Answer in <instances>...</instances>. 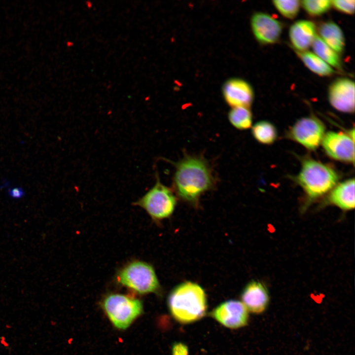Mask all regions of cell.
I'll return each instance as SVG.
<instances>
[{
  "label": "cell",
  "instance_id": "6da1fadb",
  "mask_svg": "<svg viewBox=\"0 0 355 355\" xmlns=\"http://www.w3.org/2000/svg\"><path fill=\"white\" fill-rule=\"evenodd\" d=\"M174 165L173 191L186 202L197 204L203 193L216 185L213 169L209 161L201 155L185 154Z\"/></svg>",
  "mask_w": 355,
  "mask_h": 355
},
{
  "label": "cell",
  "instance_id": "7a4b0ae2",
  "mask_svg": "<svg viewBox=\"0 0 355 355\" xmlns=\"http://www.w3.org/2000/svg\"><path fill=\"white\" fill-rule=\"evenodd\" d=\"M168 305L171 314L177 321L184 324L192 323L205 316L207 308L206 295L200 285L186 282L171 291Z\"/></svg>",
  "mask_w": 355,
  "mask_h": 355
},
{
  "label": "cell",
  "instance_id": "3957f363",
  "mask_svg": "<svg viewBox=\"0 0 355 355\" xmlns=\"http://www.w3.org/2000/svg\"><path fill=\"white\" fill-rule=\"evenodd\" d=\"M339 178L338 173L331 166L308 158L303 161L295 181L312 200L329 192Z\"/></svg>",
  "mask_w": 355,
  "mask_h": 355
},
{
  "label": "cell",
  "instance_id": "277c9868",
  "mask_svg": "<svg viewBox=\"0 0 355 355\" xmlns=\"http://www.w3.org/2000/svg\"><path fill=\"white\" fill-rule=\"evenodd\" d=\"M116 280L119 284L140 294L156 292L160 288L153 267L140 260L125 265L117 272Z\"/></svg>",
  "mask_w": 355,
  "mask_h": 355
},
{
  "label": "cell",
  "instance_id": "5b68a950",
  "mask_svg": "<svg viewBox=\"0 0 355 355\" xmlns=\"http://www.w3.org/2000/svg\"><path fill=\"white\" fill-rule=\"evenodd\" d=\"M154 186L133 204L145 210L153 220L158 221L172 215L177 198L173 190L161 183L157 174Z\"/></svg>",
  "mask_w": 355,
  "mask_h": 355
},
{
  "label": "cell",
  "instance_id": "8992f818",
  "mask_svg": "<svg viewBox=\"0 0 355 355\" xmlns=\"http://www.w3.org/2000/svg\"><path fill=\"white\" fill-rule=\"evenodd\" d=\"M103 307L113 325L120 329L127 328L143 311L139 299L119 293L106 296Z\"/></svg>",
  "mask_w": 355,
  "mask_h": 355
},
{
  "label": "cell",
  "instance_id": "52a82bcc",
  "mask_svg": "<svg viewBox=\"0 0 355 355\" xmlns=\"http://www.w3.org/2000/svg\"><path fill=\"white\" fill-rule=\"evenodd\" d=\"M325 126L318 118L311 115L298 119L288 131L289 139L309 150H316L325 134Z\"/></svg>",
  "mask_w": 355,
  "mask_h": 355
},
{
  "label": "cell",
  "instance_id": "ba28073f",
  "mask_svg": "<svg viewBox=\"0 0 355 355\" xmlns=\"http://www.w3.org/2000/svg\"><path fill=\"white\" fill-rule=\"evenodd\" d=\"M354 129L347 133L334 131L325 133L321 143L324 152L332 159L354 164Z\"/></svg>",
  "mask_w": 355,
  "mask_h": 355
},
{
  "label": "cell",
  "instance_id": "9c48e42d",
  "mask_svg": "<svg viewBox=\"0 0 355 355\" xmlns=\"http://www.w3.org/2000/svg\"><path fill=\"white\" fill-rule=\"evenodd\" d=\"M211 316L223 326L237 329L246 326L248 320V311L242 302L231 300L217 306Z\"/></svg>",
  "mask_w": 355,
  "mask_h": 355
},
{
  "label": "cell",
  "instance_id": "30bf717a",
  "mask_svg": "<svg viewBox=\"0 0 355 355\" xmlns=\"http://www.w3.org/2000/svg\"><path fill=\"white\" fill-rule=\"evenodd\" d=\"M250 24L255 38L263 44L276 43L282 33V23L266 13H255L251 17Z\"/></svg>",
  "mask_w": 355,
  "mask_h": 355
},
{
  "label": "cell",
  "instance_id": "8fae6325",
  "mask_svg": "<svg viewBox=\"0 0 355 355\" xmlns=\"http://www.w3.org/2000/svg\"><path fill=\"white\" fill-rule=\"evenodd\" d=\"M328 100L336 110L345 113L355 110V83L348 78L334 80L328 89Z\"/></svg>",
  "mask_w": 355,
  "mask_h": 355
},
{
  "label": "cell",
  "instance_id": "7c38bea8",
  "mask_svg": "<svg viewBox=\"0 0 355 355\" xmlns=\"http://www.w3.org/2000/svg\"><path fill=\"white\" fill-rule=\"evenodd\" d=\"M222 93L226 103L232 107H249L253 100L254 93L250 85L240 78L227 80L222 87Z\"/></svg>",
  "mask_w": 355,
  "mask_h": 355
},
{
  "label": "cell",
  "instance_id": "4fadbf2b",
  "mask_svg": "<svg viewBox=\"0 0 355 355\" xmlns=\"http://www.w3.org/2000/svg\"><path fill=\"white\" fill-rule=\"evenodd\" d=\"M242 303L248 312L259 314L265 311L269 302L266 287L258 281L249 283L241 294Z\"/></svg>",
  "mask_w": 355,
  "mask_h": 355
},
{
  "label": "cell",
  "instance_id": "5bb4252c",
  "mask_svg": "<svg viewBox=\"0 0 355 355\" xmlns=\"http://www.w3.org/2000/svg\"><path fill=\"white\" fill-rule=\"evenodd\" d=\"M316 30L315 23L309 20H299L290 26L289 37L296 51H307L317 35Z\"/></svg>",
  "mask_w": 355,
  "mask_h": 355
},
{
  "label": "cell",
  "instance_id": "9a60e30c",
  "mask_svg": "<svg viewBox=\"0 0 355 355\" xmlns=\"http://www.w3.org/2000/svg\"><path fill=\"white\" fill-rule=\"evenodd\" d=\"M327 201L344 210L355 208V179L337 183L329 192Z\"/></svg>",
  "mask_w": 355,
  "mask_h": 355
},
{
  "label": "cell",
  "instance_id": "2e32d148",
  "mask_svg": "<svg viewBox=\"0 0 355 355\" xmlns=\"http://www.w3.org/2000/svg\"><path fill=\"white\" fill-rule=\"evenodd\" d=\"M320 38L338 54L344 49L345 39L341 28L335 22L328 21L321 23L319 28Z\"/></svg>",
  "mask_w": 355,
  "mask_h": 355
},
{
  "label": "cell",
  "instance_id": "e0dca14e",
  "mask_svg": "<svg viewBox=\"0 0 355 355\" xmlns=\"http://www.w3.org/2000/svg\"><path fill=\"white\" fill-rule=\"evenodd\" d=\"M296 53L304 65L316 74L328 76L334 73L333 69L314 53L308 51Z\"/></svg>",
  "mask_w": 355,
  "mask_h": 355
},
{
  "label": "cell",
  "instance_id": "ac0fdd59",
  "mask_svg": "<svg viewBox=\"0 0 355 355\" xmlns=\"http://www.w3.org/2000/svg\"><path fill=\"white\" fill-rule=\"evenodd\" d=\"M312 46L314 53L330 66L338 70L342 69V63L339 54L328 46L318 35L315 36Z\"/></svg>",
  "mask_w": 355,
  "mask_h": 355
},
{
  "label": "cell",
  "instance_id": "d6986e66",
  "mask_svg": "<svg viewBox=\"0 0 355 355\" xmlns=\"http://www.w3.org/2000/svg\"><path fill=\"white\" fill-rule=\"evenodd\" d=\"M253 137L258 142L264 144H271L278 137L275 126L270 122L263 120L256 122L251 128Z\"/></svg>",
  "mask_w": 355,
  "mask_h": 355
},
{
  "label": "cell",
  "instance_id": "ffe728a7",
  "mask_svg": "<svg viewBox=\"0 0 355 355\" xmlns=\"http://www.w3.org/2000/svg\"><path fill=\"white\" fill-rule=\"evenodd\" d=\"M228 119L232 125L240 130L249 128L252 124V115L249 107H232L228 113Z\"/></svg>",
  "mask_w": 355,
  "mask_h": 355
},
{
  "label": "cell",
  "instance_id": "44dd1931",
  "mask_svg": "<svg viewBox=\"0 0 355 355\" xmlns=\"http://www.w3.org/2000/svg\"><path fill=\"white\" fill-rule=\"evenodd\" d=\"M273 3L283 16L288 19H293L297 15L301 5L298 0H275Z\"/></svg>",
  "mask_w": 355,
  "mask_h": 355
},
{
  "label": "cell",
  "instance_id": "7402d4cb",
  "mask_svg": "<svg viewBox=\"0 0 355 355\" xmlns=\"http://www.w3.org/2000/svg\"><path fill=\"white\" fill-rule=\"evenodd\" d=\"M300 2L307 13L313 16L325 13L332 6L331 0H304Z\"/></svg>",
  "mask_w": 355,
  "mask_h": 355
},
{
  "label": "cell",
  "instance_id": "603a6c76",
  "mask_svg": "<svg viewBox=\"0 0 355 355\" xmlns=\"http://www.w3.org/2000/svg\"><path fill=\"white\" fill-rule=\"evenodd\" d=\"M331 4L338 11L348 14H353L355 11L354 0H331Z\"/></svg>",
  "mask_w": 355,
  "mask_h": 355
},
{
  "label": "cell",
  "instance_id": "cb8c5ba5",
  "mask_svg": "<svg viewBox=\"0 0 355 355\" xmlns=\"http://www.w3.org/2000/svg\"><path fill=\"white\" fill-rule=\"evenodd\" d=\"M172 355H188V348L181 343L175 344L172 348Z\"/></svg>",
  "mask_w": 355,
  "mask_h": 355
},
{
  "label": "cell",
  "instance_id": "d4e9b609",
  "mask_svg": "<svg viewBox=\"0 0 355 355\" xmlns=\"http://www.w3.org/2000/svg\"><path fill=\"white\" fill-rule=\"evenodd\" d=\"M8 193L11 197L18 199L22 197L25 193L22 188L16 187L9 189Z\"/></svg>",
  "mask_w": 355,
  "mask_h": 355
}]
</instances>
